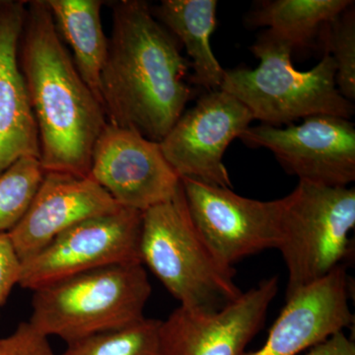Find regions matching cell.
<instances>
[{"label": "cell", "instance_id": "10", "mask_svg": "<svg viewBox=\"0 0 355 355\" xmlns=\"http://www.w3.org/2000/svg\"><path fill=\"white\" fill-rule=\"evenodd\" d=\"M253 121L251 112L232 95L221 89L209 91L184 112L159 144L181 179L231 189L223 156Z\"/></svg>", "mask_w": 355, "mask_h": 355}, {"label": "cell", "instance_id": "19", "mask_svg": "<svg viewBox=\"0 0 355 355\" xmlns=\"http://www.w3.org/2000/svg\"><path fill=\"white\" fill-rule=\"evenodd\" d=\"M161 320L144 317L137 323L69 343L58 355H161Z\"/></svg>", "mask_w": 355, "mask_h": 355}, {"label": "cell", "instance_id": "9", "mask_svg": "<svg viewBox=\"0 0 355 355\" xmlns=\"http://www.w3.org/2000/svg\"><path fill=\"white\" fill-rule=\"evenodd\" d=\"M240 139L247 146L272 153L286 173L328 187H347L355 180V127L333 116L306 118L286 128H248Z\"/></svg>", "mask_w": 355, "mask_h": 355}, {"label": "cell", "instance_id": "22", "mask_svg": "<svg viewBox=\"0 0 355 355\" xmlns=\"http://www.w3.org/2000/svg\"><path fill=\"white\" fill-rule=\"evenodd\" d=\"M0 355H58L49 338L29 322H22L11 335L0 338Z\"/></svg>", "mask_w": 355, "mask_h": 355}, {"label": "cell", "instance_id": "1", "mask_svg": "<svg viewBox=\"0 0 355 355\" xmlns=\"http://www.w3.org/2000/svg\"><path fill=\"white\" fill-rule=\"evenodd\" d=\"M111 37L100 93L108 123L160 142L193 97L190 62L154 17L148 2L112 3Z\"/></svg>", "mask_w": 355, "mask_h": 355}, {"label": "cell", "instance_id": "18", "mask_svg": "<svg viewBox=\"0 0 355 355\" xmlns=\"http://www.w3.org/2000/svg\"><path fill=\"white\" fill-rule=\"evenodd\" d=\"M352 0H270L261 1L248 18L250 25L268 32L291 46L312 43L322 28L354 6Z\"/></svg>", "mask_w": 355, "mask_h": 355}, {"label": "cell", "instance_id": "7", "mask_svg": "<svg viewBox=\"0 0 355 355\" xmlns=\"http://www.w3.org/2000/svg\"><path fill=\"white\" fill-rule=\"evenodd\" d=\"M142 216L139 210L120 207L79 222L21 261L18 286L34 291L103 266L141 263Z\"/></svg>", "mask_w": 355, "mask_h": 355}, {"label": "cell", "instance_id": "17", "mask_svg": "<svg viewBox=\"0 0 355 355\" xmlns=\"http://www.w3.org/2000/svg\"><path fill=\"white\" fill-rule=\"evenodd\" d=\"M62 41L67 42L79 74L101 101L100 80L108 53L103 30L102 0H46ZM103 106V105H102Z\"/></svg>", "mask_w": 355, "mask_h": 355}, {"label": "cell", "instance_id": "23", "mask_svg": "<svg viewBox=\"0 0 355 355\" xmlns=\"http://www.w3.org/2000/svg\"><path fill=\"white\" fill-rule=\"evenodd\" d=\"M21 260L8 233H0V307L8 300L14 286L19 284Z\"/></svg>", "mask_w": 355, "mask_h": 355}, {"label": "cell", "instance_id": "5", "mask_svg": "<svg viewBox=\"0 0 355 355\" xmlns=\"http://www.w3.org/2000/svg\"><path fill=\"white\" fill-rule=\"evenodd\" d=\"M251 51L260 65L225 70L220 89L241 102L254 120L279 128L309 116H354V105L336 87V62L328 53L312 69L299 71L292 64L291 46L268 30Z\"/></svg>", "mask_w": 355, "mask_h": 355}, {"label": "cell", "instance_id": "14", "mask_svg": "<svg viewBox=\"0 0 355 355\" xmlns=\"http://www.w3.org/2000/svg\"><path fill=\"white\" fill-rule=\"evenodd\" d=\"M260 349L243 355H297L349 328L354 316L349 304L345 265L287 299Z\"/></svg>", "mask_w": 355, "mask_h": 355}, {"label": "cell", "instance_id": "13", "mask_svg": "<svg viewBox=\"0 0 355 355\" xmlns=\"http://www.w3.org/2000/svg\"><path fill=\"white\" fill-rule=\"evenodd\" d=\"M120 207L90 177L44 172L27 211L9 237L22 261L79 222Z\"/></svg>", "mask_w": 355, "mask_h": 355}, {"label": "cell", "instance_id": "6", "mask_svg": "<svg viewBox=\"0 0 355 355\" xmlns=\"http://www.w3.org/2000/svg\"><path fill=\"white\" fill-rule=\"evenodd\" d=\"M355 189L299 180L284 198L277 249L287 268L286 300L343 266L352 253Z\"/></svg>", "mask_w": 355, "mask_h": 355}, {"label": "cell", "instance_id": "21", "mask_svg": "<svg viewBox=\"0 0 355 355\" xmlns=\"http://www.w3.org/2000/svg\"><path fill=\"white\" fill-rule=\"evenodd\" d=\"M324 53L330 55L336 67V83L340 94L355 99V11L354 4L322 28Z\"/></svg>", "mask_w": 355, "mask_h": 355}, {"label": "cell", "instance_id": "2", "mask_svg": "<svg viewBox=\"0 0 355 355\" xmlns=\"http://www.w3.org/2000/svg\"><path fill=\"white\" fill-rule=\"evenodd\" d=\"M18 60L38 127L44 171L88 177L93 148L108 121L60 38L46 0L27 1Z\"/></svg>", "mask_w": 355, "mask_h": 355}, {"label": "cell", "instance_id": "12", "mask_svg": "<svg viewBox=\"0 0 355 355\" xmlns=\"http://www.w3.org/2000/svg\"><path fill=\"white\" fill-rule=\"evenodd\" d=\"M279 292L277 277L261 280L216 312L179 306L159 330L161 355H243L265 324Z\"/></svg>", "mask_w": 355, "mask_h": 355}, {"label": "cell", "instance_id": "8", "mask_svg": "<svg viewBox=\"0 0 355 355\" xmlns=\"http://www.w3.org/2000/svg\"><path fill=\"white\" fill-rule=\"evenodd\" d=\"M181 182L191 220L224 265L277 249L284 198L261 202L191 178Z\"/></svg>", "mask_w": 355, "mask_h": 355}, {"label": "cell", "instance_id": "11", "mask_svg": "<svg viewBox=\"0 0 355 355\" xmlns=\"http://www.w3.org/2000/svg\"><path fill=\"white\" fill-rule=\"evenodd\" d=\"M88 177L120 207L141 212L171 200L182 184L159 142L110 123L93 148Z\"/></svg>", "mask_w": 355, "mask_h": 355}, {"label": "cell", "instance_id": "4", "mask_svg": "<svg viewBox=\"0 0 355 355\" xmlns=\"http://www.w3.org/2000/svg\"><path fill=\"white\" fill-rule=\"evenodd\" d=\"M151 292L141 263L103 266L33 291L28 322L69 345L144 319Z\"/></svg>", "mask_w": 355, "mask_h": 355}, {"label": "cell", "instance_id": "15", "mask_svg": "<svg viewBox=\"0 0 355 355\" xmlns=\"http://www.w3.org/2000/svg\"><path fill=\"white\" fill-rule=\"evenodd\" d=\"M27 1L0 0V175L23 157L40 160L38 127L18 50Z\"/></svg>", "mask_w": 355, "mask_h": 355}, {"label": "cell", "instance_id": "20", "mask_svg": "<svg viewBox=\"0 0 355 355\" xmlns=\"http://www.w3.org/2000/svg\"><path fill=\"white\" fill-rule=\"evenodd\" d=\"M44 171L38 158L23 157L0 175V233H8L27 211Z\"/></svg>", "mask_w": 355, "mask_h": 355}, {"label": "cell", "instance_id": "16", "mask_svg": "<svg viewBox=\"0 0 355 355\" xmlns=\"http://www.w3.org/2000/svg\"><path fill=\"white\" fill-rule=\"evenodd\" d=\"M216 8V0H162L151 7L156 20L186 48L193 69L191 83L209 92L220 89L225 73L210 44Z\"/></svg>", "mask_w": 355, "mask_h": 355}, {"label": "cell", "instance_id": "3", "mask_svg": "<svg viewBox=\"0 0 355 355\" xmlns=\"http://www.w3.org/2000/svg\"><path fill=\"white\" fill-rule=\"evenodd\" d=\"M139 251L142 265L180 306L216 312L242 295L234 268L217 258L191 220L182 184L171 200L144 212Z\"/></svg>", "mask_w": 355, "mask_h": 355}, {"label": "cell", "instance_id": "24", "mask_svg": "<svg viewBox=\"0 0 355 355\" xmlns=\"http://www.w3.org/2000/svg\"><path fill=\"white\" fill-rule=\"evenodd\" d=\"M304 355H355V343L342 331L312 345Z\"/></svg>", "mask_w": 355, "mask_h": 355}]
</instances>
